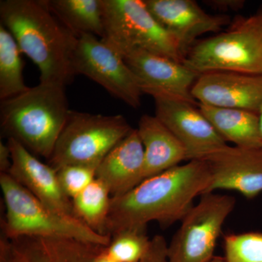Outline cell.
<instances>
[{
	"label": "cell",
	"instance_id": "d6986e66",
	"mask_svg": "<svg viewBox=\"0 0 262 262\" xmlns=\"http://www.w3.org/2000/svg\"><path fill=\"white\" fill-rule=\"evenodd\" d=\"M202 114L226 141L241 148L262 147L258 114L198 103Z\"/></svg>",
	"mask_w": 262,
	"mask_h": 262
},
{
	"label": "cell",
	"instance_id": "4316f807",
	"mask_svg": "<svg viewBox=\"0 0 262 262\" xmlns=\"http://www.w3.org/2000/svg\"><path fill=\"white\" fill-rule=\"evenodd\" d=\"M207 4L220 10H237L242 8L245 4L241 0H213L208 1Z\"/></svg>",
	"mask_w": 262,
	"mask_h": 262
},
{
	"label": "cell",
	"instance_id": "277c9868",
	"mask_svg": "<svg viewBox=\"0 0 262 262\" xmlns=\"http://www.w3.org/2000/svg\"><path fill=\"white\" fill-rule=\"evenodd\" d=\"M0 187L6 213L1 221L2 235L75 239L106 247L112 237L98 233L74 215L52 209L8 173H0Z\"/></svg>",
	"mask_w": 262,
	"mask_h": 262
},
{
	"label": "cell",
	"instance_id": "484cf974",
	"mask_svg": "<svg viewBox=\"0 0 262 262\" xmlns=\"http://www.w3.org/2000/svg\"><path fill=\"white\" fill-rule=\"evenodd\" d=\"M139 262H169L168 244L163 236L155 235L151 239L149 250Z\"/></svg>",
	"mask_w": 262,
	"mask_h": 262
},
{
	"label": "cell",
	"instance_id": "ffe728a7",
	"mask_svg": "<svg viewBox=\"0 0 262 262\" xmlns=\"http://www.w3.org/2000/svg\"><path fill=\"white\" fill-rule=\"evenodd\" d=\"M50 10L76 37L104 35L101 0H46Z\"/></svg>",
	"mask_w": 262,
	"mask_h": 262
},
{
	"label": "cell",
	"instance_id": "5b68a950",
	"mask_svg": "<svg viewBox=\"0 0 262 262\" xmlns=\"http://www.w3.org/2000/svg\"><path fill=\"white\" fill-rule=\"evenodd\" d=\"M183 63L198 75L233 72L262 75V14L234 20L227 30L196 41Z\"/></svg>",
	"mask_w": 262,
	"mask_h": 262
},
{
	"label": "cell",
	"instance_id": "7c38bea8",
	"mask_svg": "<svg viewBox=\"0 0 262 262\" xmlns=\"http://www.w3.org/2000/svg\"><path fill=\"white\" fill-rule=\"evenodd\" d=\"M204 160L211 176L205 194L227 189L252 199L262 192V147L228 145Z\"/></svg>",
	"mask_w": 262,
	"mask_h": 262
},
{
	"label": "cell",
	"instance_id": "1f68e13d",
	"mask_svg": "<svg viewBox=\"0 0 262 262\" xmlns=\"http://www.w3.org/2000/svg\"><path fill=\"white\" fill-rule=\"evenodd\" d=\"M259 12H260V13H261V14H262V8H261V9H260V10H259Z\"/></svg>",
	"mask_w": 262,
	"mask_h": 262
},
{
	"label": "cell",
	"instance_id": "83f0119b",
	"mask_svg": "<svg viewBox=\"0 0 262 262\" xmlns=\"http://www.w3.org/2000/svg\"><path fill=\"white\" fill-rule=\"evenodd\" d=\"M12 165L11 151L8 144L0 142V172L8 173Z\"/></svg>",
	"mask_w": 262,
	"mask_h": 262
},
{
	"label": "cell",
	"instance_id": "9a60e30c",
	"mask_svg": "<svg viewBox=\"0 0 262 262\" xmlns=\"http://www.w3.org/2000/svg\"><path fill=\"white\" fill-rule=\"evenodd\" d=\"M7 144L12 158L8 173L52 209L61 214L74 215L72 200L63 192L56 169L38 160L15 139H8Z\"/></svg>",
	"mask_w": 262,
	"mask_h": 262
},
{
	"label": "cell",
	"instance_id": "f546056e",
	"mask_svg": "<svg viewBox=\"0 0 262 262\" xmlns=\"http://www.w3.org/2000/svg\"><path fill=\"white\" fill-rule=\"evenodd\" d=\"M208 262H226L225 257H221V256H214L211 260Z\"/></svg>",
	"mask_w": 262,
	"mask_h": 262
},
{
	"label": "cell",
	"instance_id": "4fadbf2b",
	"mask_svg": "<svg viewBox=\"0 0 262 262\" xmlns=\"http://www.w3.org/2000/svg\"><path fill=\"white\" fill-rule=\"evenodd\" d=\"M192 95L198 103L258 114L262 107V75L206 72L198 77Z\"/></svg>",
	"mask_w": 262,
	"mask_h": 262
},
{
	"label": "cell",
	"instance_id": "cb8c5ba5",
	"mask_svg": "<svg viewBox=\"0 0 262 262\" xmlns=\"http://www.w3.org/2000/svg\"><path fill=\"white\" fill-rule=\"evenodd\" d=\"M226 262H262V233L229 234L224 238Z\"/></svg>",
	"mask_w": 262,
	"mask_h": 262
},
{
	"label": "cell",
	"instance_id": "44dd1931",
	"mask_svg": "<svg viewBox=\"0 0 262 262\" xmlns=\"http://www.w3.org/2000/svg\"><path fill=\"white\" fill-rule=\"evenodd\" d=\"M111 193L99 179H95L72 200L73 214L88 227L101 234H106V224L112 201Z\"/></svg>",
	"mask_w": 262,
	"mask_h": 262
},
{
	"label": "cell",
	"instance_id": "ac0fdd59",
	"mask_svg": "<svg viewBox=\"0 0 262 262\" xmlns=\"http://www.w3.org/2000/svg\"><path fill=\"white\" fill-rule=\"evenodd\" d=\"M136 130L144 146V179L187 160V153L182 143L156 116L143 115Z\"/></svg>",
	"mask_w": 262,
	"mask_h": 262
},
{
	"label": "cell",
	"instance_id": "8fae6325",
	"mask_svg": "<svg viewBox=\"0 0 262 262\" xmlns=\"http://www.w3.org/2000/svg\"><path fill=\"white\" fill-rule=\"evenodd\" d=\"M122 56L137 78L143 94L198 105L192 89L200 75L182 62L143 50L129 51Z\"/></svg>",
	"mask_w": 262,
	"mask_h": 262
},
{
	"label": "cell",
	"instance_id": "5bb4252c",
	"mask_svg": "<svg viewBox=\"0 0 262 262\" xmlns=\"http://www.w3.org/2000/svg\"><path fill=\"white\" fill-rule=\"evenodd\" d=\"M144 1L153 16L178 43L184 58L196 38L220 32L230 23L228 16L208 14L192 0Z\"/></svg>",
	"mask_w": 262,
	"mask_h": 262
},
{
	"label": "cell",
	"instance_id": "7402d4cb",
	"mask_svg": "<svg viewBox=\"0 0 262 262\" xmlns=\"http://www.w3.org/2000/svg\"><path fill=\"white\" fill-rule=\"evenodd\" d=\"M21 52L14 37L0 24V99H8L29 89L24 83Z\"/></svg>",
	"mask_w": 262,
	"mask_h": 262
},
{
	"label": "cell",
	"instance_id": "e0dca14e",
	"mask_svg": "<svg viewBox=\"0 0 262 262\" xmlns=\"http://www.w3.org/2000/svg\"><path fill=\"white\" fill-rule=\"evenodd\" d=\"M144 149L136 129L105 156L96 169V179L112 196L122 195L144 181Z\"/></svg>",
	"mask_w": 262,
	"mask_h": 262
},
{
	"label": "cell",
	"instance_id": "30bf717a",
	"mask_svg": "<svg viewBox=\"0 0 262 262\" xmlns=\"http://www.w3.org/2000/svg\"><path fill=\"white\" fill-rule=\"evenodd\" d=\"M153 98L155 116L182 143L187 160L206 159L228 146L196 105L164 96Z\"/></svg>",
	"mask_w": 262,
	"mask_h": 262
},
{
	"label": "cell",
	"instance_id": "d4e9b609",
	"mask_svg": "<svg viewBox=\"0 0 262 262\" xmlns=\"http://www.w3.org/2000/svg\"><path fill=\"white\" fill-rule=\"evenodd\" d=\"M96 168L86 165H67L58 169V180L63 192L71 200L78 195L96 179Z\"/></svg>",
	"mask_w": 262,
	"mask_h": 262
},
{
	"label": "cell",
	"instance_id": "3957f363",
	"mask_svg": "<svg viewBox=\"0 0 262 262\" xmlns=\"http://www.w3.org/2000/svg\"><path fill=\"white\" fill-rule=\"evenodd\" d=\"M65 85L41 82L0 103V125L35 156L49 160L70 110Z\"/></svg>",
	"mask_w": 262,
	"mask_h": 262
},
{
	"label": "cell",
	"instance_id": "603a6c76",
	"mask_svg": "<svg viewBox=\"0 0 262 262\" xmlns=\"http://www.w3.org/2000/svg\"><path fill=\"white\" fill-rule=\"evenodd\" d=\"M150 244L146 227H132L113 234L105 251L119 262H139L145 256Z\"/></svg>",
	"mask_w": 262,
	"mask_h": 262
},
{
	"label": "cell",
	"instance_id": "52a82bcc",
	"mask_svg": "<svg viewBox=\"0 0 262 262\" xmlns=\"http://www.w3.org/2000/svg\"><path fill=\"white\" fill-rule=\"evenodd\" d=\"M105 42L120 54L143 50L183 62L173 37L162 27L144 0H101Z\"/></svg>",
	"mask_w": 262,
	"mask_h": 262
},
{
	"label": "cell",
	"instance_id": "7a4b0ae2",
	"mask_svg": "<svg viewBox=\"0 0 262 262\" xmlns=\"http://www.w3.org/2000/svg\"><path fill=\"white\" fill-rule=\"evenodd\" d=\"M0 18L21 53L39 69V82L66 86L73 79L72 56L78 37L52 13L46 0H2Z\"/></svg>",
	"mask_w": 262,
	"mask_h": 262
},
{
	"label": "cell",
	"instance_id": "f1b7e54d",
	"mask_svg": "<svg viewBox=\"0 0 262 262\" xmlns=\"http://www.w3.org/2000/svg\"><path fill=\"white\" fill-rule=\"evenodd\" d=\"M105 248H103L101 252L95 256L94 259L91 262H119L116 261V260L113 259V258L110 257V256L106 254V251H105Z\"/></svg>",
	"mask_w": 262,
	"mask_h": 262
},
{
	"label": "cell",
	"instance_id": "ba28073f",
	"mask_svg": "<svg viewBox=\"0 0 262 262\" xmlns=\"http://www.w3.org/2000/svg\"><path fill=\"white\" fill-rule=\"evenodd\" d=\"M182 220L168 245L169 262H208L214 257L222 227L235 206V198L227 194H202Z\"/></svg>",
	"mask_w": 262,
	"mask_h": 262
},
{
	"label": "cell",
	"instance_id": "4dcf8cb0",
	"mask_svg": "<svg viewBox=\"0 0 262 262\" xmlns=\"http://www.w3.org/2000/svg\"><path fill=\"white\" fill-rule=\"evenodd\" d=\"M258 117H259V123H260V132H261V137L262 141V107L258 113Z\"/></svg>",
	"mask_w": 262,
	"mask_h": 262
},
{
	"label": "cell",
	"instance_id": "2e32d148",
	"mask_svg": "<svg viewBox=\"0 0 262 262\" xmlns=\"http://www.w3.org/2000/svg\"><path fill=\"white\" fill-rule=\"evenodd\" d=\"M104 248L72 239L1 236L0 262H91Z\"/></svg>",
	"mask_w": 262,
	"mask_h": 262
},
{
	"label": "cell",
	"instance_id": "6da1fadb",
	"mask_svg": "<svg viewBox=\"0 0 262 262\" xmlns=\"http://www.w3.org/2000/svg\"><path fill=\"white\" fill-rule=\"evenodd\" d=\"M211 180L205 160H191L144 179L128 192L112 198L106 234L112 237L123 229L146 227L153 221L169 226L182 220Z\"/></svg>",
	"mask_w": 262,
	"mask_h": 262
},
{
	"label": "cell",
	"instance_id": "9c48e42d",
	"mask_svg": "<svg viewBox=\"0 0 262 262\" xmlns=\"http://www.w3.org/2000/svg\"><path fill=\"white\" fill-rule=\"evenodd\" d=\"M72 66L75 75L89 77L130 107L141 106L143 93L135 75L123 56L101 38L91 34L79 37Z\"/></svg>",
	"mask_w": 262,
	"mask_h": 262
},
{
	"label": "cell",
	"instance_id": "8992f818",
	"mask_svg": "<svg viewBox=\"0 0 262 262\" xmlns=\"http://www.w3.org/2000/svg\"><path fill=\"white\" fill-rule=\"evenodd\" d=\"M134 130L122 115H103L70 110L50 163L98 168L106 155Z\"/></svg>",
	"mask_w": 262,
	"mask_h": 262
}]
</instances>
